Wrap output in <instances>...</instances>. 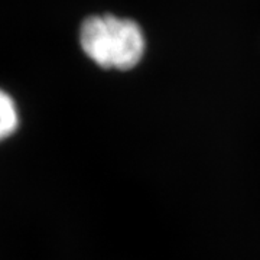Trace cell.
<instances>
[{
	"label": "cell",
	"mask_w": 260,
	"mask_h": 260,
	"mask_svg": "<svg viewBox=\"0 0 260 260\" xmlns=\"http://www.w3.org/2000/svg\"><path fill=\"white\" fill-rule=\"evenodd\" d=\"M80 41L84 52L103 68L130 70L145 54V35L130 19L112 15L84 20Z\"/></svg>",
	"instance_id": "cell-1"
},
{
	"label": "cell",
	"mask_w": 260,
	"mask_h": 260,
	"mask_svg": "<svg viewBox=\"0 0 260 260\" xmlns=\"http://www.w3.org/2000/svg\"><path fill=\"white\" fill-rule=\"evenodd\" d=\"M19 116L16 104L9 94L0 90V140L9 138L18 129Z\"/></svg>",
	"instance_id": "cell-2"
}]
</instances>
